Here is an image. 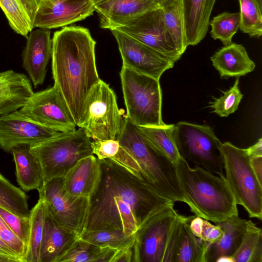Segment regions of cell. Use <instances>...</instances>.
<instances>
[{"label":"cell","mask_w":262,"mask_h":262,"mask_svg":"<svg viewBox=\"0 0 262 262\" xmlns=\"http://www.w3.org/2000/svg\"><path fill=\"white\" fill-rule=\"evenodd\" d=\"M192 217L185 216L182 222L175 262H206L208 243L191 232L189 223Z\"/></svg>","instance_id":"obj_27"},{"label":"cell","mask_w":262,"mask_h":262,"mask_svg":"<svg viewBox=\"0 0 262 262\" xmlns=\"http://www.w3.org/2000/svg\"><path fill=\"white\" fill-rule=\"evenodd\" d=\"M39 262H58L79 238L59 225L46 209Z\"/></svg>","instance_id":"obj_21"},{"label":"cell","mask_w":262,"mask_h":262,"mask_svg":"<svg viewBox=\"0 0 262 262\" xmlns=\"http://www.w3.org/2000/svg\"><path fill=\"white\" fill-rule=\"evenodd\" d=\"M0 7L16 33L27 37L32 31L36 9L30 0H0Z\"/></svg>","instance_id":"obj_26"},{"label":"cell","mask_w":262,"mask_h":262,"mask_svg":"<svg viewBox=\"0 0 262 262\" xmlns=\"http://www.w3.org/2000/svg\"><path fill=\"white\" fill-rule=\"evenodd\" d=\"M162 9L166 29L182 55L188 46L182 0H176Z\"/></svg>","instance_id":"obj_31"},{"label":"cell","mask_w":262,"mask_h":262,"mask_svg":"<svg viewBox=\"0 0 262 262\" xmlns=\"http://www.w3.org/2000/svg\"><path fill=\"white\" fill-rule=\"evenodd\" d=\"M204 219L201 217L193 215L189 222V226L191 232L196 237L200 238Z\"/></svg>","instance_id":"obj_43"},{"label":"cell","mask_w":262,"mask_h":262,"mask_svg":"<svg viewBox=\"0 0 262 262\" xmlns=\"http://www.w3.org/2000/svg\"><path fill=\"white\" fill-rule=\"evenodd\" d=\"M19 110L35 122L60 132L73 131L77 126L63 98L54 85L34 92Z\"/></svg>","instance_id":"obj_13"},{"label":"cell","mask_w":262,"mask_h":262,"mask_svg":"<svg viewBox=\"0 0 262 262\" xmlns=\"http://www.w3.org/2000/svg\"><path fill=\"white\" fill-rule=\"evenodd\" d=\"M116 250L96 246L79 237L58 262H111Z\"/></svg>","instance_id":"obj_30"},{"label":"cell","mask_w":262,"mask_h":262,"mask_svg":"<svg viewBox=\"0 0 262 262\" xmlns=\"http://www.w3.org/2000/svg\"><path fill=\"white\" fill-rule=\"evenodd\" d=\"M223 230L217 224L213 225L209 221L203 220L201 239L209 244L219 242L223 236Z\"/></svg>","instance_id":"obj_41"},{"label":"cell","mask_w":262,"mask_h":262,"mask_svg":"<svg viewBox=\"0 0 262 262\" xmlns=\"http://www.w3.org/2000/svg\"><path fill=\"white\" fill-rule=\"evenodd\" d=\"M100 161L94 155L79 160L63 177L65 190L76 197H89L94 194L101 178Z\"/></svg>","instance_id":"obj_18"},{"label":"cell","mask_w":262,"mask_h":262,"mask_svg":"<svg viewBox=\"0 0 262 262\" xmlns=\"http://www.w3.org/2000/svg\"><path fill=\"white\" fill-rule=\"evenodd\" d=\"M241 23L239 29L251 37L262 35V7L256 0H239Z\"/></svg>","instance_id":"obj_37"},{"label":"cell","mask_w":262,"mask_h":262,"mask_svg":"<svg viewBox=\"0 0 262 262\" xmlns=\"http://www.w3.org/2000/svg\"><path fill=\"white\" fill-rule=\"evenodd\" d=\"M0 207L23 218H29L28 196L0 173Z\"/></svg>","instance_id":"obj_33"},{"label":"cell","mask_w":262,"mask_h":262,"mask_svg":"<svg viewBox=\"0 0 262 262\" xmlns=\"http://www.w3.org/2000/svg\"><path fill=\"white\" fill-rule=\"evenodd\" d=\"M94 7L100 17V27L110 30L147 11L160 8L154 0H104Z\"/></svg>","instance_id":"obj_19"},{"label":"cell","mask_w":262,"mask_h":262,"mask_svg":"<svg viewBox=\"0 0 262 262\" xmlns=\"http://www.w3.org/2000/svg\"><path fill=\"white\" fill-rule=\"evenodd\" d=\"M176 165L188 206L195 215L215 224L238 215L237 204L225 176L196 166L191 167L181 157Z\"/></svg>","instance_id":"obj_3"},{"label":"cell","mask_w":262,"mask_h":262,"mask_svg":"<svg viewBox=\"0 0 262 262\" xmlns=\"http://www.w3.org/2000/svg\"><path fill=\"white\" fill-rule=\"evenodd\" d=\"M0 215L27 248L30 227L29 218L20 217L1 207H0Z\"/></svg>","instance_id":"obj_39"},{"label":"cell","mask_w":262,"mask_h":262,"mask_svg":"<svg viewBox=\"0 0 262 262\" xmlns=\"http://www.w3.org/2000/svg\"><path fill=\"white\" fill-rule=\"evenodd\" d=\"M174 136L179 153L187 163L224 176L222 143L211 127L181 121L174 124Z\"/></svg>","instance_id":"obj_9"},{"label":"cell","mask_w":262,"mask_h":262,"mask_svg":"<svg viewBox=\"0 0 262 262\" xmlns=\"http://www.w3.org/2000/svg\"><path fill=\"white\" fill-rule=\"evenodd\" d=\"M52 40L54 86L77 126L88 97L100 80L96 64V41L88 29L80 26L65 27L56 31Z\"/></svg>","instance_id":"obj_2"},{"label":"cell","mask_w":262,"mask_h":262,"mask_svg":"<svg viewBox=\"0 0 262 262\" xmlns=\"http://www.w3.org/2000/svg\"><path fill=\"white\" fill-rule=\"evenodd\" d=\"M79 238L99 247L119 250L133 245L136 234L126 235L120 230H84Z\"/></svg>","instance_id":"obj_34"},{"label":"cell","mask_w":262,"mask_h":262,"mask_svg":"<svg viewBox=\"0 0 262 262\" xmlns=\"http://www.w3.org/2000/svg\"><path fill=\"white\" fill-rule=\"evenodd\" d=\"M100 161V181L90 198L85 230H120L134 234L151 217L174 204L109 159Z\"/></svg>","instance_id":"obj_1"},{"label":"cell","mask_w":262,"mask_h":262,"mask_svg":"<svg viewBox=\"0 0 262 262\" xmlns=\"http://www.w3.org/2000/svg\"><path fill=\"white\" fill-rule=\"evenodd\" d=\"M240 23L239 12H224L219 14L209 21L211 36L214 40L220 39L224 46L229 45L239 28Z\"/></svg>","instance_id":"obj_36"},{"label":"cell","mask_w":262,"mask_h":262,"mask_svg":"<svg viewBox=\"0 0 262 262\" xmlns=\"http://www.w3.org/2000/svg\"><path fill=\"white\" fill-rule=\"evenodd\" d=\"M135 244L117 250L111 262H137Z\"/></svg>","instance_id":"obj_42"},{"label":"cell","mask_w":262,"mask_h":262,"mask_svg":"<svg viewBox=\"0 0 262 262\" xmlns=\"http://www.w3.org/2000/svg\"><path fill=\"white\" fill-rule=\"evenodd\" d=\"M33 93L26 75L11 70L0 72V116L21 108Z\"/></svg>","instance_id":"obj_20"},{"label":"cell","mask_w":262,"mask_h":262,"mask_svg":"<svg viewBox=\"0 0 262 262\" xmlns=\"http://www.w3.org/2000/svg\"><path fill=\"white\" fill-rule=\"evenodd\" d=\"M45 206L42 199L39 200L30 210L29 239L27 247L26 262H39L45 218Z\"/></svg>","instance_id":"obj_32"},{"label":"cell","mask_w":262,"mask_h":262,"mask_svg":"<svg viewBox=\"0 0 262 262\" xmlns=\"http://www.w3.org/2000/svg\"><path fill=\"white\" fill-rule=\"evenodd\" d=\"M52 40L48 29L40 28L30 32L23 51V66L34 87L43 82L47 67L52 56Z\"/></svg>","instance_id":"obj_17"},{"label":"cell","mask_w":262,"mask_h":262,"mask_svg":"<svg viewBox=\"0 0 262 262\" xmlns=\"http://www.w3.org/2000/svg\"><path fill=\"white\" fill-rule=\"evenodd\" d=\"M92 147L93 155L99 160L109 159L134 176L143 179L136 161L116 139L95 140L92 141Z\"/></svg>","instance_id":"obj_28"},{"label":"cell","mask_w":262,"mask_h":262,"mask_svg":"<svg viewBox=\"0 0 262 262\" xmlns=\"http://www.w3.org/2000/svg\"><path fill=\"white\" fill-rule=\"evenodd\" d=\"M116 139L136 161L143 179L159 194L173 202L189 205L176 163L156 150L126 117Z\"/></svg>","instance_id":"obj_4"},{"label":"cell","mask_w":262,"mask_h":262,"mask_svg":"<svg viewBox=\"0 0 262 262\" xmlns=\"http://www.w3.org/2000/svg\"><path fill=\"white\" fill-rule=\"evenodd\" d=\"M239 78H236L234 85L224 95L212 103L213 112L221 117H227L234 113L243 97L238 88Z\"/></svg>","instance_id":"obj_38"},{"label":"cell","mask_w":262,"mask_h":262,"mask_svg":"<svg viewBox=\"0 0 262 262\" xmlns=\"http://www.w3.org/2000/svg\"><path fill=\"white\" fill-rule=\"evenodd\" d=\"M184 217L172 204L147 221L136 233L137 262H175Z\"/></svg>","instance_id":"obj_5"},{"label":"cell","mask_w":262,"mask_h":262,"mask_svg":"<svg viewBox=\"0 0 262 262\" xmlns=\"http://www.w3.org/2000/svg\"><path fill=\"white\" fill-rule=\"evenodd\" d=\"M113 29L148 46L174 62L182 55L177 49L166 29L161 8L142 13Z\"/></svg>","instance_id":"obj_12"},{"label":"cell","mask_w":262,"mask_h":262,"mask_svg":"<svg viewBox=\"0 0 262 262\" xmlns=\"http://www.w3.org/2000/svg\"><path fill=\"white\" fill-rule=\"evenodd\" d=\"M0 238L12 249L23 262H26L27 252L26 246L11 230L1 215Z\"/></svg>","instance_id":"obj_40"},{"label":"cell","mask_w":262,"mask_h":262,"mask_svg":"<svg viewBox=\"0 0 262 262\" xmlns=\"http://www.w3.org/2000/svg\"><path fill=\"white\" fill-rule=\"evenodd\" d=\"M123 122L115 93L100 79L88 97L77 126L82 128L94 140L116 139L122 130Z\"/></svg>","instance_id":"obj_10"},{"label":"cell","mask_w":262,"mask_h":262,"mask_svg":"<svg viewBox=\"0 0 262 262\" xmlns=\"http://www.w3.org/2000/svg\"><path fill=\"white\" fill-rule=\"evenodd\" d=\"M216 0H182L188 46L198 45L208 31Z\"/></svg>","instance_id":"obj_23"},{"label":"cell","mask_w":262,"mask_h":262,"mask_svg":"<svg viewBox=\"0 0 262 262\" xmlns=\"http://www.w3.org/2000/svg\"><path fill=\"white\" fill-rule=\"evenodd\" d=\"M94 11L92 0H42L35 13L33 28L64 27L85 19Z\"/></svg>","instance_id":"obj_16"},{"label":"cell","mask_w":262,"mask_h":262,"mask_svg":"<svg viewBox=\"0 0 262 262\" xmlns=\"http://www.w3.org/2000/svg\"><path fill=\"white\" fill-rule=\"evenodd\" d=\"M118 43L123 66L159 80L174 62L167 57L116 29L111 30Z\"/></svg>","instance_id":"obj_14"},{"label":"cell","mask_w":262,"mask_h":262,"mask_svg":"<svg viewBox=\"0 0 262 262\" xmlns=\"http://www.w3.org/2000/svg\"><path fill=\"white\" fill-rule=\"evenodd\" d=\"M221 154L225 179L237 204L242 205L250 217L262 219V185L250 164L246 149L230 142L222 143Z\"/></svg>","instance_id":"obj_8"},{"label":"cell","mask_w":262,"mask_h":262,"mask_svg":"<svg viewBox=\"0 0 262 262\" xmlns=\"http://www.w3.org/2000/svg\"><path fill=\"white\" fill-rule=\"evenodd\" d=\"M250 164L257 180L262 185V156L250 157Z\"/></svg>","instance_id":"obj_44"},{"label":"cell","mask_w":262,"mask_h":262,"mask_svg":"<svg viewBox=\"0 0 262 262\" xmlns=\"http://www.w3.org/2000/svg\"><path fill=\"white\" fill-rule=\"evenodd\" d=\"M90 139L79 128L30 146L41 166L45 181L63 178L77 161L93 155Z\"/></svg>","instance_id":"obj_7"},{"label":"cell","mask_w":262,"mask_h":262,"mask_svg":"<svg viewBox=\"0 0 262 262\" xmlns=\"http://www.w3.org/2000/svg\"><path fill=\"white\" fill-rule=\"evenodd\" d=\"M46 209L61 227L79 237L85 229L90 204L89 197H76L66 192L63 178L45 181L38 191Z\"/></svg>","instance_id":"obj_11"},{"label":"cell","mask_w":262,"mask_h":262,"mask_svg":"<svg viewBox=\"0 0 262 262\" xmlns=\"http://www.w3.org/2000/svg\"><path fill=\"white\" fill-rule=\"evenodd\" d=\"M60 133L35 122L19 110L0 116V148L6 152L18 146L39 144Z\"/></svg>","instance_id":"obj_15"},{"label":"cell","mask_w":262,"mask_h":262,"mask_svg":"<svg viewBox=\"0 0 262 262\" xmlns=\"http://www.w3.org/2000/svg\"><path fill=\"white\" fill-rule=\"evenodd\" d=\"M0 262H18V261L14 258L0 255Z\"/></svg>","instance_id":"obj_49"},{"label":"cell","mask_w":262,"mask_h":262,"mask_svg":"<svg viewBox=\"0 0 262 262\" xmlns=\"http://www.w3.org/2000/svg\"><path fill=\"white\" fill-rule=\"evenodd\" d=\"M210 59L222 78L239 77L252 72L255 67L244 47L235 43L224 46Z\"/></svg>","instance_id":"obj_22"},{"label":"cell","mask_w":262,"mask_h":262,"mask_svg":"<svg viewBox=\"0 0 262 262\" xmlns=\"http://www.w3.org/2000/svg\"><path fill=\"white\" fill-rule=\"evenodd\" d=\"M235 262H262V232L251 221L242 242L232 255Z\"/></svg>","instance_id":"obj_35"},{"label":"cell","mask_w":262,"mask_h":262,"mask_svg":"<svg viewBox=\"0 0 262 262\" xmlns=\"http://www.w3.org/2000/svg\"><path fill=\"white\" fill-rule=\"evenodd\" d=\"M0 255H5L17 259L18 262L22 260L14 252L12 249L0 238Z\"/></svg>","instance_id":"obj_45"},{"label":"cell","mask_w":262,"mask_h":262,"mask_svg":"<svg viewBox=\"0 0 262 262\" xmlns=\"http://www.w3.org/2000/svg\"><path fill=\"white\" fill-rule=\"evenodd\" d=\"M246 150L250 157L262 156V138H259L256 143Z\"/></svg>","instance_id":"obj_46"},{"label":"cell","mask_w":262,"mask_h":262,"mask_svg":"<svg viewBox=\"0 0 262 262\" xmlns=\"http://www.w3.org/2000/svg\"><path fill=\"white\" fill-rule=\"evenodd\" d=\"M251 220L233 215L217 223L223 230L221 239L214 244H209L206 254V262H215L222 255H232L240 245Z\"/></svg>","instance_id":"obj_24"},{"label":"cell","mask_w":262,"mask_h":262,"mask_svg":"<svg viewBox=\"0 0 262 262\" xmlns=\"http://www.w3.org/2000/svg\"><path fill=\"white\" fill-rule=\"evenodd\" d=\"M15 165L16 180L24 191L39 190L43 185L45 178L41 166L30 146L20 145L10 152Z\"/></svg>","instance_id":"obj_25"},{"label":"cell","mask_w":262,"mask_h":262,"mask_svg":"<svg viewBox=\"0 0 262 262\" xmlns=\"http://www.w3.org/2000/svg\"><path fill=\"white\" fill-rule=\"evenodd\" d=\"M104 0H92L93 3L94 5H95Z\"/></svg>","instance_id":"obj_51"},{"label":"cell","mask_w":262,"mask_h":262,"mask_svg":"<svg viewBox=\"0 0 262 262\" xmlns=\"http://www.w3.org/2000/svg\"><path fill=\"white\" fill-rule=\"evenodd\" d=\"M126 117L138 126H163L159 80L122 66L120 73Z\"/></svg>","instance_id":"obj_6"},{"label":"cell","mask_w":262,"mask_h":262,"mask_svg":"<svg viewBox=\"0 0 262 262\" xmlns=\"http://www.w3.org/2000/svg\"><path fill=\"white\" fill-rule=\"evenodd\" d=\"M215 262H235V260L232 255H222L216 259Z\"/></svg>","instance_id":"obj_48"},{"label":"cell","mask_w":262,"mask_h":262,"mask_svg":"<svg viewBox=\"0 0 262 262\" xmlns=\"http://www.w3.org/2000/svg\"><path fill=\"white\" fill-rule=\"evenodd\" d=\"M34 7L37 9V8L42 0H30Z\"/></svg>","instance_id":"obj_50"},{"label":"cell","mask_w":262,"mask_h":262,"mask_svg":"<svg viewBox=\"0 0 262 262\" xmlns=\"http://www.w3.org/2000/svg\"><path fill=\"white\" fill-rule=\"evenodd\" d=\"M137 126L142 135L158 152L176 163L181 158L174 136V124L163 126Z\"/></svg>","instance_id":"obj_29"},{"label":"cell","mask_w":262,"mask_h":262,"mask_svg":"<svg viewBox=\"0 0 262 262\" xmlns=\"http://www.w3.org/2000/svg\"><path fill=\"white\" fill-rule=\"evenodd\" d=\"M160 8H163L171 5L176 0H154Z\"/></svg>","instance_id":"obj_47"},{"label":"cell","mask_w":262,"mask_h":262,"mask_svg":"<svg viewBox=\"0 0 262 262\" xmlns=\"http://www.w3.org/2000/svg\"><path fill=\"white\" fill-rule=\"evenodd\" d=\"M259 5L262 7V0H256Z\"/></svg>","instance_id":"obj_52"}]
</instances>
